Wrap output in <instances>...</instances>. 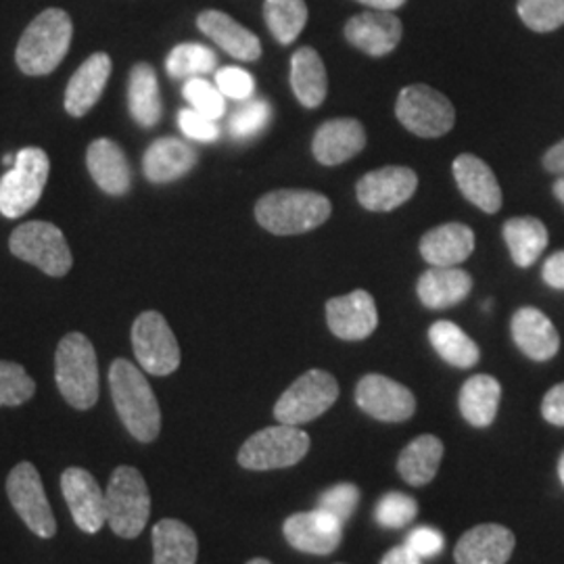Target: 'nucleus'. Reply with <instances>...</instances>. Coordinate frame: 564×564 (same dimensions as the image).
<instances>
[{
  "mask_svg": "<svg viewBox=\"0 0 564 564\" xmlns=\"http://www.w3.org/2000/svg\"><path fill=\"white\" fill-rule=\"evenodd\" d=\"M330 202L314 191H274L256 205V218L272 235H302L330 218Z\"/></svg>",
  "mask_w": 564,
  "mask_h": 564,
  "instance_id": "2",
  "label": "nucleus"
},
{
  "mask_svg": "<svg viewBox=\"0 0 564 564\" xmlns=\"http://www.w3.org/2000/svg\"><path fill=\"white\" fill-rule=\"evenodd\" d=\"M544 281L552 289H561L564 291V251L554 253L547 262L544 263Z\"/></svg>",
  "mask_w": 564,
  "mask_h": 564,
  "instance_id": "48",
  "label": "nucleus"
},
{
  "mask_svg": "<svg viewBox=\"0 0 564 564\" xmlns=\"http://www.w3.org/2000/svg\"><path fill=\"white\" fill-rule=\"evenodd\" d=\"M512 339L527 358L535 362L552 360L561 349V337L556 326L535 307H521L512 316Z\"/></svg>",
  "mask_w": 564,
  "mask_h": 564,
  "instance_id": "20",
  "label": "nucleus"
},
{
  "mask_svg": "<svg viewBox=\"0 0 564 564\" xmlns=\"http://www.w3.org/2000/svg\"><path fill=\"white\" fill-rule=\"evenodd\" d=\"M216 53L203 44H178L167 57V74L172 78H199L216 69Z\"/></svg>",
  "mask_w": 564,
  "mask_h": 564,
  "instance_id": "37",
  "label": "nucleus"
},
{
  "mask_svg": "<svg viewBox=\"0 0 564 564\" xmlns=\"http://www.w3.org/2000/svg\"><path fill=\"white\" fill-rule=\"evenodd\" d=\"M111 74V59L105 53H97L82 63L80 69L72 76L65 90V109L69 116H86L99 99Z\"/></svg>",
  "mask_w": 564,
  "mask_h": 564,
  "instance_id": "24",
  "label": "nucleus"
},
{
  "mask_svg": "<svg viewBox=\"0 0 564 564\" xmlns=\"http://www.w3.org/2000/svg\"><path fill=\"white\" fill-rule=\"evenodd\" d=\"M61 491L76 527L90 535L99 533L107 523V508L97 479L88 470L72 466L61 475Z\"/></svg>",
  "mask_w": 564,
  "mask_h": 564,
  "instance_id": "15",
  "label": "nucleus"
},
{
  "mask_svg": "<svg viewBox=\"0 0 564 564\" xmlns=\"http://www.w3.org/2000/svg\"><path fill=\"white\" fill-rule=\"evenodd\" d=\"M310 452V437L300 426H268L251 435L239 449V464L247 470H274L302 463Z\"/></svg>",
  "mask_w": 564,
  "mask_h": 564,
  "instance_id": "7",
  "label": "nucleus"
},
{
  "mask_svg": "<svg viewBox=\"0 0 564 564\" xmlns=\"http://www.w3.org/2000/svg\"><path fill=\"white\" fill-rule=\"evenodd\" d=\"M7 496L21 521L34 535L42 540L55 538L57 521L44 494L41 473L34 464H15V468L7 477Z\"/></svg>",
  "mask_w": 564,
  "mask_h": 564,
  "instance_id": "10",
  "label": "nucleus"
},
{
  "mask_svg": "<svg viewBox=\"0 0 564 564\" xmlns=\"http://www.w3.org/2000/svg\"><path fill=\"white\" fill-rule=\"evenodd\" d=\"M184 99L191 102L195 111H199L209 120H220L226 111V101L224 95L218 90V86L209 84L203 78H188L184 84Z\"/></svg>",
  "mask_w": 564,
  "mask_h": 564,
  "instance_id": "41",
  "label": "nucleus"
},
{
  "mask_svg": "<svg viewBox=\"0 0 564 564\" xmlns=\"http://www.w3.org/2000/svg\"><path fill=\"white\" fill-rule=\"evenodd\" d=\"M9 247L20 260L41 268L48 276H65L72 270V251L55 224H23L11 235Z\"/></svg>",
  "mask_w": 564,
  "mask_h": 564,
  "instance_id": "11",
  "label": "nucleus"
},
{
  "mask_svg": "<svg viewBox=\"0 0 564 564\" xmlns=\"http://www.w3.org/2000/svg\"><path fill=\"white\" fill-rule=\"evenodd\" d=\"M395 113L403 128L423 139L444 137L456 121V111L449 99L424 84L403 88L398 97Z\"/></svg>",
  "mask_w": 564,
  "mask_h": 564,
  "instance_id": "9",
  "label": "nucleus"
},
{
  "mask_svg": "<svg viewBox=\"0 0 564 564\" xmlns=\"http://www.w3.org/2000/svg\"><path fill=\"white\" fill-rule=\"evenodd\" d=\"M86 163L93 181L101 186L107 195H126L132 184L130 165L120 147L109 139H99L88 147Z\"/></svg>",
  "mask_w": 564,
  "mask_h": 564,
  "instance_id": "26",
  "label": "nucleus"
},
{
  "mask_svg": "<svg viewBox=\"0 0 564 564\" xmlns=\"http://www.w3.org/2000/svg\"><path fill=\"white\" fill-rule=\"evenodd\" d=\"M72 20L61 9H46L28 25L18 46V63L28 76H46L57 69L69 51Z\"/></svg>",
  "mask_w": 564,
  "mask_h": 564,
  "instance_id": "4",
  "label": "nucleus"
},
{
  "mask_svg": "<svg viewBox=\"0 0 564 564\" xmlns=\"http://www.w3.org/2000/svg\"><path fill=\"white\" fill-rule=\"evenodd\" d=\"M444 535L431 527H419L405 538V545L421 558L437 556L444 550Z\"/></svg>",
  "mask_w": 564,
  "mask_h": 564,
  "instance_id": "46",
  "label": "nucleus"
},
{
  "mask_svg": "<svg viewBox=\"0 0 564 564\" xmlns=\"http://www.w3.org/2000/svg\"><path fill=\"white\" fill-rule=\"evenodd\" d=\"M132 347L142 370L167 377L181 366V347L160 312H144L132 326Z\"/></svg>",
  "mask_w": 564,
  "mask_h": 564,
  "instance_id": "12",
  "label": "nucleus"
},
{
  "mask_svg": "<svg viewBox=\"0 0 564 564\" xmlns=\"http://www.w3.org/2000/svg\"><path fill=\"white\" fill-rule=\"evenodd\" d=\"M48 172L51 162L42 149H21L13 167L0 181V214L4 218L28 214L41 199Z\"/></svg>",
  "mask_w": 564,
  "mask_h": 564,
  "instance_id": "6",
  "label": "nucleus"
},
{
  "mask_svg": "<svg viewBox=\"0 0 564 564\" xmlns=\"http://www.w3.org/2000/svg\"><path fill=\"white\" fill-rule=\"evenodd\" d=\"M368 7H375L379 11H393V9H400L405 0H360Z\"/></svg>",
  "mask_w": 564,
  "mask_h": 564,
  "instance_id": "51",
  "label": "nucleus"
},
{
  "mask_svg": "<svg viewBox=\"0 0 564 564\" xmlns=\"http://www.w3.org/2000/svg\"><path fill=\"white\" fill-rule=\"evenodd\" d=\"M554 195L558 197V202L564 203V176L554 184Z\"/></svg>",
  "mask_w": 564,
  "mask_h": 564,
  "instance_id": "52",
  "label": "nucleus"
},
{
  "mask_svg": "<svg viewBox=\"0 0 564 564\" xmlns=\"http://www.w3.org/2000/svg\"><path fill=\"white\" fill-rule=\"evenodd\" d=\"M473 279L460 268H437L426 270L419 281V297L429 310H445L468 297Z\"/></svg>",
  "mask_w": 564,
  "mask_h": 564,
  "instance_id": "28",
  "label": "nucleus"
},
{
  "mask_svg": "<svg viewBox=\"0 0 564 564\" xmlns=\"http://www.w3.org/2000/svg\"><path fill=\"white\" fill-rule=\"evenodd\" d=\"M197 163V151L178 139H160L153 142L142 160L144 176L155 184L178 181Z\"/></svg>",
  "mask_w": 564,
  "mask_h": 564,
  "instance_id": "27",
  "label": "nucleus"
},
{
  "mask_svg": "<svg viewBox=\"0 0 564 564\" xmlns=\"http://www.w3.org/2000/svg\"><path fill=\"white\" fill-rule=\"evenodd\" d=\"M178 123H181L182 134L199 142H214L220 139V128L216 121L202 116L195 109H182L178 113Z\"/></svg>",
  "mask_w": 564,
  "mask_h": 564,
  "instance_id": "45",
  "label": "nucleus"
},
{
  "mask_svg": "<svg viewBox=\"0 0 564 564\" xmlns=\"http://www.w3.org/2000/svg\"><path fill=\"white\" fill-rule=\"evenodd\" d=\"M247 564H272L270 561H265V558H253V561H249Z\"/></svg>",
  "mask_w": 564,
  "mask_h": 564,
  "instance_id": "54",
  "label": "nucleus"
},
{
  "mask_svg": "<svg viewBox=\"0 0 564 564\" xmlns=\"http://www.w3.org/2000/svg\"><path fill=\"white\" fill-rule=\"evenodd\" d=\"M339 384L326 370H310L291 384L274 405V419L281 424L310 423L337 402Z\"/></svg>",
  "mask_w": 564,
  "mask_h": 564,
  "instance_id": "8",
  "label": "nucleus"
},
{
  "mask_svg": "<svg viewBox=\"0 0 564 564\" xmlns=\"http://www.w3.org/2000/svg\"><path fill=\"white\" fill-rule=\"evenodd\" d=\"M263 18L276 41L291 44L307 23V4L303 0H265Z\"/></svg>",
  "mask_w": 564,
  "mask_h": 564,
  "instance_id": "36",
  "label": "nucleus"
},
{
  "mask_svg": "<svg viewBox=\"0 0 564 564\" xmlns=\"http://www.w3.org/2000/svg\"><path fill=\"white\" fill-rule=\"evenodd\" d=\"M199 30L235 59L256 61L262 55L260 39L223 11H203Z\"/></svg>",
  "mask_w": 564,
  "mask_h": 564,
  "instance_id": "25",
  "label": "nucleus"
},
{
  "mask_svg": "<svg viewBox=\"0 0 564 564\" xmlns=\"http://www.w3.org/2000/svg\"><path fill=\"white\" fill-rule=\"evenodd\" d=\"M128 105L132 118L141 123L142 128H153L162 120V95L158 74L149 63H139L130 72L128 84Z\"/></svg>",
  "mask_w": 564,
  "mask_h": 564,
  "instance_id": "32",
  "label": "nucleus"
},
{
  "mask_svg": "<svg viewBox=\"0 0 564 564\" xmlns=\"http://www.w3.org/2000/svg\"><path fill=\"white\" fill-rule=\"evenodd\" d=\"M519 15L533 32H552L564 25V0H519Z\"/></svg>",
  "mask_w": 564,
  "mask_h": 564,
  "instance_id": "39",
  "label": "nucleus"
},
{
  "mask_svg": "<svg viewBox=\"0 0 564 564\" xmlns=\"http://www.w3.org/2000/svg\"><path fill=\"white\" fill-rule=\"evenodd\" d=\"M500 400H502L500 381L489 375H475L460 389L458 405L466 423L477 429H485L496 421Z\"/></svg>",
  "mask_w": 564,
  "mask_h": 564,
  "instance_id": "30",
  "label": "nucleus"
},
{
  "mask_svg": "<svg viewBox=\"0 0 564 564\" xmlns=\"http://www.w3.org/2000/svg\"><path fill=\"white\" fill-rule=\"evenodd\" d=\"M419 186L414 170L402 165H389L368 172L360 178L356 193L358 202L370 212H393L408 202Z\"/></svg>",
  "mask_w": 564,
  "mask_h": 564,
  "instance_id": "14",
  "label": "nucleus"
},
{
  "mask_svg": "<svg viewBox=\"0 0 564 564\" xmlns=\"http://www.w3.org/2000/svg\"><path fill=\"white\" fill-rule=\"evenodd\" d=\"M381 564H423V558L416 556L408 545L403 544L400 547L389 550L383 556Z\"/></svg>",
  "mask_w": 564,
  "mask_h": 564,
  "instance_id": "49",
  "label": "nucleus"
},
{
  "mask_svg": "<svg viewBox=\"0 0 564 564\" xmlns=\"http://www.w3.org/2000/svg\"><path fill=\"white\" fill-rule=\"evenodd\" d=\"M429 341L442 356V360L456 368H473L481 358L477 343L473 341L458 324L449 321L433 324L429 328Z\"/></svg>",
  "mask_w": 564,
  "mask_h": 564,
  "instance_id": "34",
  "label": "nucleus"
},
{
  "mask_svg": "<svg viewBox=\"0 0 564 564\" xmlns=\"http://www.w3.org/2000/svg\"><path fill=\"white\" fill-rule=\"evenodd\" d=\"M358 502H360L358 487L351 484H339L324 491L318 498V508L333 514L343 524L354 514Z\"/></svg>",
  "mask_w": 564,
  "mask_h": 564,
  "instance_id": "43",
  "label": "nucleus"
},
{
  "mask_svg": "<svg viewBox=\"0 0 564 564\" xmlns=\"http://www.w3.org/2000/svg\"><path fill=\"white\" fill-rule=\"evenodd\" d=\"M109 387L128 433L141 444L155 442L162 431V410L141 370L123 358L116 360L109 368Z\"/></svg>",
  "mask_w": 564,
  "mask_h": 564,
  "instance_id": "1",
  "label": "nucleus"
},
{
  "mask_svg": "<svg viewBox=\"0 0 564 564\" xmlns=\"http://www.w3.org/2000/svg\"><path fill=\"white\" fill-rule=\"evenodd\" d=\"M291 86L297 97L307 109H316L323 105L328 90V78H326V67H324L321 55L303 46L300 48L293 59H291Z\"/></svg>",
  "mask_w": 564,
  "mask_h": 564,
  "instance_id": "31",
  "label": "nucleus"
},
{
  "mask_svg": "<svg viewBox=\"0 0 564 564\" xmlns=\"http://www.w3.org/2000/svg\"><path fill=\"white\" fill-rule=\"evenodd\" d=\"M542 416L554 426H564V383L552 387L542 402Z\"/></svg>",
  "mask_w": 564,
  "mask_h": 564,
  "instance_id": "47",
  "label": "nucleus"
},
{
  "mask_svg": "<svg viewBox=\"0 0 564 564\" xmlns=\"http://www.w3.org/2000/svg\"><path fill=\"white\" fill-rule=\"evenodd\" d=\"M356 402L368 416L383 423H403L416 412L414 393L383 375H366L356 387Z\"/></svg>",
  "mask_w": 564,
  "mask_h": 564,
  "instance_id": "13",
  "label": "nucleus"
},
{
  "mask_svg": "<svg viewBox=\"0 0 564 564\" xmlns=\"http://www.w3.org/2000/svg\"><path fill=\"white\" fill-rule=\"evenodd\" d=\"M343 524L321 508L312 512L291 514L284 524V538L295 550L326 556L341 544Z\"/></svg>",
  "mask_w": 564,
  "mask_h": 564,
  "instance_id": "17",
  "label": "nucleus"
},
{
  "mask_svg": "<svg viewBox=\"0 0 564 564\" xmlns=\"http://www.w3.org/2000/svg\"><path fill=\"white\" fill-rule=\"evenodd\" d=\"M272 118V107L263 99H249L241 105L228 121L230 134L239 141H247L256 134H260L268 121Z\"/></svg>",
  "mask_w": 564,
  "mask_h": 564,
  "instance_id": "40",
  "label": "nucleus"
},
{
  "mask_svg": "<svg viewBox=\"0 0 564 564\" xmlns=\"http://www.w3.org/2000/svg\"><path fill=\"white\" fill-rule=\"evenodd\" d=\"M514 533L502 524H479L466 531L454 550L458 564H506L514 552Z\"/></svg>",
  "mask_w": 564,
  "mask_h": 564,
  "instance_id": "19",
  "label": "nucleus"
},
{
  "mask_svg": "<svg viewBox=\"0 0 564 564\" xmlns=\"http://www.w3.org/2000/svg\"><path fill=\"white\" fill-rule=\"evenodd\" d=\"M505 239L514 263L529 268L544 253L547 230L538 218H512L505 224Z\"/></svg>",
  "mask_w": 564,
  "mask_h": 564,
  "instance_id": "35",
  "label": "nucleus"
},
{
  "mask_svg": "<svg viewBox=\"0 0 564 564\" xmlns=\"http://www.w3.org/2000/svg\"><path fill=\"white\" fill-rule=\"evenodd\" d=\"M545 170H550L552 174H561L564 176V141L554 144L544 158Z\"/></svg>",
  "mask_w": 564,
  "mask_h": 564,
  "instance_id": "50",
  "label": "nucleus"
},
{
  "mask_svg": "<svg viewBox=\"0 0 564 564\" xmlns=\"http://www.w3.org/2000/svg\"><path fill=\"white\" fill-rule=\"evenodd\" d=\"M416 514H419L416 500L405 494H398V491H391L383 496L375 510L377 523L384 529H403L405 524L414 521Z\"/></svg>",
  "mask_w": 564,
  "mask_h": 564,
  "instance_id": "42",
  "label": "nucleus"
},
{
  "mask_svg": "<svg viewBox=\"0 0 564 564\" xmlns=\"http://www.w3.org/2000/svg\"><path fill=\"white\" fill-rule=\"evenodd\" d=\"M475 251V232L460 223L444 224L429 230L421 239V256L431 265L454 268L466 262Z\"/></svg>",
  "mask_w": 564,
  "mask_h": 564,
  "instance_id": "23",
  "label": "nucleus"
},
{
  "mask_svg": "<svg viewBox=\"0 0 564 564\" xmlns=\"http://www.w3.org/2000/svg\"><path fill=\"white\" fill-rule=\"evenodd\" d=\"M326 323L330 333L343 341H362L379 324L377 303L362 289L335 297L326 303Z\"/></svg>",
  "mask_w": 564,
  "mask_h": 564,
  "instance_id": "16",
  "label": "nucleus"
},
{
  "mask_svg": "<svg viewBox=\"0 0 564 564\" xmlns=\"http://www.w3.org/2000/svg\"><path fill=\"white\" fill-rule=\"evenodd\" d=\"M558 477H561V484H563L564 487V452L563 456L558 458Z\"/></svg>",
  "mask_w": 564,
  "mask_h": 564,
  "instance_id": "53",
  "label": "nucleus"
},
{
  "mask_svg": "<svg viewBox=\"0 0 564 564\" xmlns=\"http://www.w3.org/2000/svg\"><path fill=\"white\" fill-rule=\"evenodd\" d=\"M36 393V383L21 364L0 360V408L30 402Z\"/></svg>",
  "mask_w": 564,
  "mask_h": 564,
  "instance_id": "38",
  "label": "nucleus"
},
{
  "mask_svg": "<svg viewBox=\"0 0 564 564\" xmlns=\"http://www.w3.org/2000/svg\"><path fill=\"white\" fill-rule=\"evenodd\" d=\"M216 86L224 97L235 101H249L256 90V80L241 67H223L216 74Z\"/></svg>",
  "mask_w": 564,
  "mask_h": 564,
  "instance_id": "44",
  "label": "nucleus"
},
{
  "mask_svg": "<svg viewBox=\"0 0 564 564\" xmlns=\"http://www.w3.org/2000/svg\"><path fill=\"white\" fill-rule=\"evenodd\" d=\"M402 21L391 11H366L345 25V39L370 57L389 55L402 41Z\"/></svg>",
  "mask_w": 564,
  "mask_h": 564,
  "instance_id": "18",
  "label": "nucleus"
},
{
  "mask_svg": "<svg viewBox=\"0 0 564 564\" xmlns=\"http://www.w3.org/2000/svg\"><path fill=\"white\" fill-rule=\"evenodd\" d=\"M199 542L188 524L163 519L153 527V564H195Z\"/></svg>",
  "mask_w": 564,
  "mask_h": 564,
  "instance_id": "29",
  "label": "nucleus"
},
{
  "mask_svg": "<svg viewBox=\"0 0 564 564\" xmlns=\"http://www.w3.org/2000/svg\"><path fill=\"white\" fill-rule=\"evenodd\" d=\"M452 172L464 197L484 209L485 214H496L502 207V188L484 160L464 153L452 165Z\"/></svg>",
  "mask_w": 564,
  "mask_h": 564,
  "instance_id": "22",
  "label": "nucleus"
},
{
  "mask_svg": "<svg viewBox=\"0 0 564 564\" xmlns=\"http://www.w3.org/2000/svg\"><path fill=\"white\" fill-rule=\"evenodd\" d=\"M55 379L65 402L88 410L99 400V364L93 343L82 333L61 339L55 354Z\"/></svg>",
  "mask_w": 564,
  "mask_h": 564,
  "instance_id": "3",
  "label": "nucleus"
},
{
  "mask_svg": "<svg viewBox=\"0 0 564 564\" xmlns=\"http://www.w3.org/2000/svg\"><path fill=\"white\" fill-rule=\"evenodd\" d=\"M107 523L123 540L139 538L151 517V496L134 466H118L105 491Z\"/></svg>",
  "mask_w": 564,
  "mask_h": 564,
  "instance_id": "5",
  "label": "nucleus"
},
{
  "mask_svg": "<svg viewBox=\"0 0 564 564\" xmlns=\"http://www.w3.org/2000/svg\"><path fill=\"white\" fill-rule=\"evenodd\" d=\"M364 147H366L364 126L360 121L349 120V118L324 121L312 142L314 158L323 165L345 163L356 158Z\"/></svg>",
  "mask_w": 564,
  "mask_h": 564,
  "instance_id": "21",
  "label": "nucleus"
},
{
  "mask_svg": "<svg viewBox=\"0 0 564 564\" xmlns=\"http://www.w3.org/2000/svg\"><path fill=\"white\" fill-rule=\"evenodd\" d=\"M444 458V444L435 435H421L403 447L398 460V470L405 484L421 487L431 484Z\"/></svg>",
  "mask_w": 564,
  "mask_h": 564,
  "instance_id": "33",
  "label": "nucleus"
}]
</instances>
